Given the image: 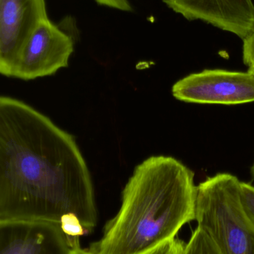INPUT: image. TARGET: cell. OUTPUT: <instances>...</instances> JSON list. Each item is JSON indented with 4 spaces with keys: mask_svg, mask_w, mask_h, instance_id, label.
Listing matches in <instances>:
<instances>
[{
    "mask_svg": "<svg viewBox=\"0 0 254 254\" xmlns=\"http://www.w3.org/2000/svg\"><path fill=\"white\" fill-rule=\"evenodd\" d=\"M252 175H253V177L254 178V164L253 167H252Z\"/></svg>",
    "mask_w": 254,
    "mask_h": 254,
    "instance_id": "9a60e30c",
    "label": "cell"
},
{
    "mask_svg": "<svg viewBox=\"0 0 254 254\" xmlns=\"http://www.w3.org/2000/svg\"><path fill=\"white\" fill-rule=\"evenodd\" d=\"M185 254H221L217 246L207 232L198 226L186 243Z\"/></svg>",
    "mask_w": 254,
    "mask_h": 254,
    "instance_id": "9c48e42d",
    "label": "cell"
},
{
    "mask_svg": "<svg viewBox=\"0 0 254 254\" xmlns=\"http://www.w3.org/2000/svg\"><path fill=\"white\" fill-rule=\"evenodd\" d=\"M193 172L176 158L156 155L134 169L117 214L104 227L96 254H141L174 238L195 220Z\"/></svg>",
    "mask_w": 254,
    "mask_h": 254,
    "instance_id": "7a4b0ae2",
    "label": "cell"
},
{
    "mask_svg": "<svg viewBox=\"0 0 254 254\" xmlns=\"http://www.w3.org/2000/svg\"><path fill=\"white\" fill-rule=\"evenodd\" d=\"M189 20H201L242 40L254 29L253 0H162Z\"/></svg>",
    "mask_w": 254,
    "mask_h": 254,
    "instance_id": "52a82bcc",
    "label": "cell"
},
{
    "mask_svg": "<svg viewBox=\"0 0 254 254\" xmlns=\"http://www.w3.org/2000/svg\"><path fill=\"white\" fill-rule=\"evenodd\" d=\"M100 5L111 7L122 11L130 12L132 10L128 0H95Z\"/></svg>",
    "mask_w": 254,
    "mask_h": 254,
    "instance_id": "4fadbf2b",
    "label": "cell"
},
{
    "mask_svg": "<svg viewBox=\"0 0 254 254\" xmlns=\"http://www.w3.org/2000/svg\"><path fill=\"white\" fill-rule=\"evenodd\" d=\"M70 254H96L94 253L93 252L89 249V250H84L81 249L80 246L79 247L73 248L72 249Z\"/></svg>",
    "mask_w": 254,
    "mask_h": 254,
    "instance_id": "5bb4252c",
    "label": "cell"
},
{
    "mask_svg": "<svg viewBox=\"0 0 254 254\" xmlns=\"http://www.w3.org/2000/svg\"><path fill=\"white\" fill-rule=\"evenodd\" d=\"M243 61L248 71L254 75V29L252 34L243 40Z\"/></svg>",
    "mask_w": 254,
    "mask_h": 254,
    "instance_id": "7c38bea8",
    "label": "cell"
},
{
    "mask_svg": "<svg viewBox=\"0 0 254 254\" xmlns=\"http://www.w3.org/2000/svg\"><path fill=\"white\" fill-rule=\"evenodd\" d=\"M93 185L72 134L25 103L0 98V222L58 225L72 248L97 225Z\"/></svg>",
    "mask_w": 254,
    "mask_h": 254,
    "instance_id": "6da1fadb",
    "label": "cell"
},
{
    "mask_svg": "<svg viewBox=\"0 0 254 254\" xmlns=\"http://www.w3.org/2000/svg\"><path fill=\"white\" fill-rule=\"evenodd\" d=\"M72 247L58 225L44 222H0V254H70Z\"/></svg>",
    "mask_w": 254,
    "mask_h": 254,
    "instance_id": "ba28073f",
    "label": "cell"
},
{
    "mask_svg": "<svg viewBox=\"0 0 254 254\" xmlns=\"http://www.w3.org/2000/svg\"><path fill=\"white\" fill-rule=\"evenodd\" d=\"M186 243L174 237L141 254H185Z\"/></svg>",
    "mask_w": 254,
    "mask_h": 254,
    "instance_id": "30bf717a",
    "label": "cell"
},
{
    "mask_svg": "<svg viewBox=\"0 0 254 254\" xmlns=\"http://www.w3.org/2000/svg\"><path fill=\"white\" fill-rule=\"evenodd\" d=\"M73 51L71 37L49 18L43 19L25 41L12 77L29 80L52 75L68 66Z\"/></svg>",
    "mask_w": 254,
    "mask_h": 254,
    "instance_id": "5b68a950",
    "label": "cell"
},
{
    "mask_svg": "<svg viewBox=\"0 0 254 254\" xmlns=\"http://www.w3.org/2000/svg\"><path fill=\"white\" fill-rule=\"evenodd\" d=\"M241 183L230 173H219L197 186L195 221L221 254H254V228L245 214Z\"/></svg>",
    "mask_w": 254,
    "mask_h": 254,
    "instance_id": "3957f363",
    "label": "cell"
},
{
    "mask_svg": "<svg viewBox=\"0 0 254 254\" xmlns=\"http://www.w3.org/2000/svg\"><path fill=\"white\" fill-rule=\"evenodd\" d=\"M171 92L176 99L186 103L248 104L254 102V75L248 71L205 69L180 79Z\"/></svg>",
    "mask_w": 254,
    "mask_h": 254,
    "instance_id": "277c9868",
    "label": "cell"
},
{
    "mask_svg": "<svg viewBox=\"0 0 254 254\" xmlns=\"http://www.w3.org/2000/svg\"><path fill=\"white\" fill-rule=\"evenodd\" d=\"M48 18L45 0H0V73L12 77L28 37Z\"/></svg>",
    "mask_w": 254,
    "mask_h": 254,
    "instance_id": "8992f818",
    "label": "cell"
},
{
    "mask_svg": "<svg viewBox=\"0 0 254 254\" xmlns=\"http://www.w3.org/2000/svg\"><path fill=\"white\" fill-rule=\"evenodd\" d=\"M241 201L245 214L254 228V187L253 185L246 182H242Z\"/></svg>",
    "mask_w": 254,
    "mask_h": 254,
    "instance_id": "8fae6325",
    "label": "cell"
}]
</instances>
